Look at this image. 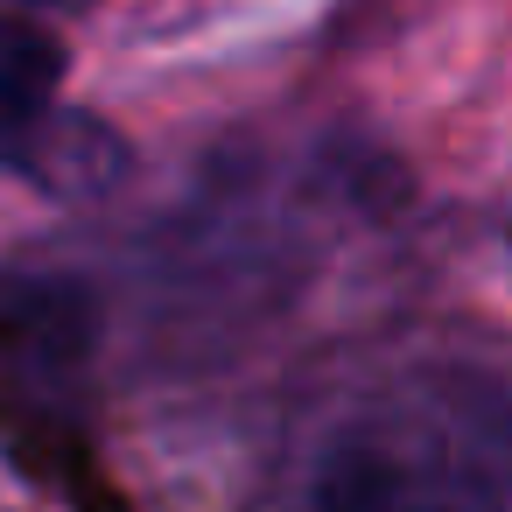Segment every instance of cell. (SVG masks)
I'll return each instance as SVG.
<instances>
[{"label": "cell", "instance_id": "6da1fadb", "mask_svg": "<svg viewBox=\"0 0 512 512\" xmlns=\"http://www.w3.org/2000/svg\"><path fill=\"white\" fill-rule=\"evenodd\" d=\"M288 512H512V386L477 365L365 386L302 449Z\"/></svg>", "mask_w": 512, "mask_h": 512}, {"label": "cell", "instance_id": "7a4b0ae2", "mask_svg": "<svg viewBox=\"0 0 512 512\" xmlns=\"http://www.w3.org/2000/svg\"><path fill=\"white\" fill-rule=\"evenodd\" d=\"M99 351V302L64 274H0V386L50 393Z\"/></svg>", "mask_w": 512, "mask_h": 512}, {"label": "cell", "instance_id": "3957f363", "mask_svg": "<svg viewBox=\"0 0 512 512\" xmlns=\"http://www.w3.org/2000/svg\"><path fill=\"white\" fill-rule=\"evenodd\" d=\"M8 169L29 176V183H43L50 197H99V190L120 183L127 148H120V134H113L106 120H92V113H57V106H50V113L36 120V134L15 148Z\"/></svg>", "mask_w": 512, "mask_h": 512}, {"label": "cell", "instance_id": "277c9868", "mask_svg": "<svg viewBox=\"0 0 512 512\" xmlns=\"http://www.w3.org/2000/svg\"><path fill=\"white\" fill-rule=\"evenodd\" d=\"M57 78H64V50L43 29L0 15V162H15V148L36 134V120L57 99Z\"/></svg>", "mask_w": 512, "mask_h": 512}, {"label": "cell", "instance_id": "5b68a950", "mask_svg": "<svg viewBox=\"0 0 512 512\" xmlns=\"http://www.w3.org/2000/svg\"><path fill=\"white\" fill-rule=\"evenodd\" d=\"M22 8H85V0H22Z\"/></svg>", "mask_w": 512, "mask_h": 512}]
</instances>
